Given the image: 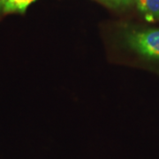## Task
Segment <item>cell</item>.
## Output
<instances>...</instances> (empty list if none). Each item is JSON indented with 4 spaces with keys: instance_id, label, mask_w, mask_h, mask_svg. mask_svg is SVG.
<instances>
[{
    "instance_id": "1",
    "label": "cell",
    "mask_w": 159,
    "mask_h": 159,
    "mask_svg": "<svg viewBox=\"0 0 159 159\" xmlns=\"http://www.w3.org/2000/svg\"><path fill=\"white\" fill-rule=\"evenodd\" d=\"M126 45L144 57L159 59V29L131 31L125 34Z\"/></svg>"
},
{
    "instance_id": "2",
    "label": "cell",
    "mask_w": 159,
    "mask_h": 159,
    "mask_svg": "<svg viewBox=\"0 0 159 159\" xmlns=\"http://www.w3.org/2000/svg\"><path fill=\"white\" fill-rule=\"evenodd\" d=\"M137 8L144 16V19L149 21L159 20V0H135Z\"/></svg>"
},
{
    "instance_id": "3",
    "label": "cell",
    "mask_w": 159,
    "mask_h": 159,
    "mask_svg": "<svg viewBox=\"0 0 159 159\" xmlns=\"http://www.w3.org/2000/svg\"><path fill=\"white\" fill-rule=\"evenodd\" d=\"M35 0H0V16L11 13H24Z\"/></svg>"
},
{
    "instance_id": "4",
    "label": "cell",
    "mask_w": 159,
    "mask_h": 159,
    "mask_svg": "<svg viewBox=\"0 0 159 159\" xmlns=\"http://www.w3.org/2000/svg\"><path fill=\"white\" fill-rule=\"evenodd\" d=\"M101 3L106 5L109 7L111 8H124L128 6L130 4H132V0H98Z\"/></svg>"
},
{
    "instance_id": "5",
    "label": "cell",
    "mask_w": 159,
    "mask_h": 159,
    "mask_svg": "<svg viewBox=\"0 0 159 159\" xmlns=\"http://www.w3.org/2000/svg\"><path fill=\"white\" fill-rule=\"evenodd\" d=\"M134 1H135V0H132V3H133V2H134Z\"/></svg>"
}]
</instances>
